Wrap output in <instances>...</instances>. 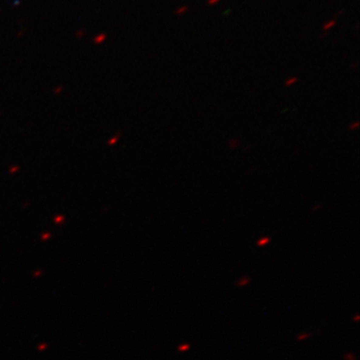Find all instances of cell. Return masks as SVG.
<instances>
[{"label": "cell", "mask_w": 360, "mask_h": 360, "mask_svg": "<svg viewBox=\"0 0 360 360\" xmlns=\"http://www.w3.org/2000/svg\"><path fill=\"white\" fill-rule=\"evenodd\" d=\"M295 82H297V78L296 77L289 78V79H287L285 81V85H286V86H290V85H292L293 83H295Z\"/></svg>", "instance_id": "3"}, {"label": "cell", "mask_w": 360, "mask_h": 360, "mask_svg": "<svg viewBox=\"0 0 360 360\" xmlns=\"http://www.w3.org/2000/svg\"><path fill=\"white\" fill-rule=\"evenodd\" d=\"M268 240H269V238H267V237L266 238H262L261 241H260L258 244H260V243H266V242H268Z\"/></svg>", "instance_id": "6"}, {"label": "cell", "mask_w": 360, "mask_h": 360, "mask_svg": "<svg viewBox=\"0 0 360 360\" xmlns=\"http://www.w3.org/2000/svg\"><path fill=\"white\" fill-rule=\"evenodd\" d=\"M219 1H220V0H208V4L212 6V5L216 4V3H218Z\"/></svg>", "instance_id": "5"}, {"label": "cell", "mask_w": 360, "mask_h": 360, "mask_svg": "<svg viewBox=\"0 0 360 360\" xmlns=\"http://www.w3.org/2000/svg\"><path fill=\"white\" fill-rule=\"evenodd\" d=\"M105 38H106L105 34H100V35H98L97 37H95L94 40H95L96 43H100V42H102L103 40H105Z\"/></svg>", "instance_id": "4"}, {"label": "cell", "mask_w": 360, "mask_h": 360, "mask_svg": "<svg viewBox=\"0 0 360 360\" xmlns=\"http://www.w3.org/2000/svg\"><path fill=\"white\" fill-rule=\"evenodd\" d=\"M187 10H188L187 6H181V7H179L176 10L175 13L177 15H182V14H184L185 12H187Z\"/></svg>", "instance_id": "2"}, {"label": "cell", "mask_w": 360, "mask_h": 360, "mask_svg": "<svg viewBox=\"0 0 360 360\" xmlns=\"http://www.w3.org/2000/svg\"><path fill=\"white\" fill-rule=\"evenodd\" d=\"M335 24H336L335 20H330V21L326 22L323 26H322V30H323V31H328L329 29H331L332 27L335 26Z\"/></svg>", "instance_id": "1"}]
</instances>
